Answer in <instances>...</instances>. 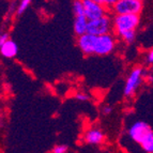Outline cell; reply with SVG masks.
<instances>
[{"mask_svg": "<svg viewBox=\"0 0 153 153\" xmlns=\"http://www.w3.org/2000/svg\"><path fill=\"white\" fill-rule=\"evenodd\" d=\"M111 111H112V108L110 107V106H104V107L102 108V114H103V115H105V116L109 115Z\"/></svg>", "mask_w": 153, "mask_h": 153, "instance_id": "obj_20", "label": "cell"}, {"mask_svg": "<svg viewBox=\"0 0 153 153\" xmlns=\"http://www.w3.org/2000/svg\"><path fill=\"white\" fill-rule=\"evenodd\" d=\"M116 38L110 33H105L102 36H95L93 55L97 56H106L114 51L116 47Z\"/></svg>", "mask_w": 153, "mask_h": 153, "instance_id": "obj_2", "label": "cell"}, {"mask_svg": "<svg viewBox=\"0 0 153 153\" xmlns=\"http://www.w3.org/2000/svg\"><path fill=\"white\" fill-rule=\"evenodd\" d=\"M111 31H114V25H112V18L108 15V13L102 17L88 22V33L94 36H102L105 33H110Z\"/></svg>", "mask_w": 153, "mask_h": 153, "instance_id": "obj_3", "label": "cell"}, {"mask_svg": "<svg viewBox=\"0 0 153 153\" xmlns=\"http://www.w3.org/2000/svg\"><path fill=\"white\" fill-rule=\"evenodd\" d=\"M140 1H143V0H140Z\"/></svg>", "mask_w": 153, "mask_h": 153, "instance_id": "obj_22", "label": "cell"}, {"mask_svg": "<svg viewBox=\"0 0 153 153\" xmlns=\"http://www.w3.org/2000/svg\"><path fill=\"white\" fill-rule=\"evenodd\" d=\"M82 4H84L85 15L88 18V21L97 19L108 13L107 8H105L104 5L94 0H82Z\"/></svg>", "mask_w": 153, "mask_h": 153, "instance_id": "obj_7", "label": "cell"}, {"mask_svg": "<svg viewBox=\"0 0 153 153\" xmlns=\"http://www.w3.org/2000/svg\"><path fill=\"white\" fill-rule=\"evenodd\" d=\"M74 97L77 101H82V102H84V101H88V99H89V95L86 94V93H84V92H77V93H75Z\"/></svg>", "mask_w": 153, "mask_h": 153, "instance_id": "obj_18", "label": "cell"}, {"mask_svg": "<svg viewBox=\"0 0 153 153\" xmlns=\"http://www.w3.org/2000/svg\"><path fill=\"white\" fill-rule=\"evenodd\" d=\"M140 22L139 14H115L112 17L114 33L119 36L123 32L136 30Z\"/></svg>", "mask_w": 153, "mask_h": 153, "instance_id": "obj_1", "label": "cell"}, {"mask_svg": "<svg viewBox=\"0 0 153 153\" xmlns=\"http://www.w3.org/2000/svg\"><path fill=\"white\" fill-rule=\"evenodd\" d=\"M31 1H32V0H21V3H19L17 10H16V14H17V15H22V14L27 10V8H28L29 4L31 3Z\"/></svg>", "mask_w": 153, "mask_h": 153, "instance_id": "obj_15", "label": "cell"}, {"mask_svg": "<svg viewBox=\"0 0 153 153\" xmlns=\"http://www.w3.org/2000/svg\"><path fill=\"white\" fill-rule=\"evenodd\" d=\"M88 18L86 17V15L82 16H75L74 19V32L77 36H82L87 32L88 28Z\"/></svg>", "mask_w": 153, "mask_h": 153, "instance_id": "obj_11", "label": "cell"}, {"mask_svg": "<svg viewBox=\"0 0 153 153\" xmlns=\"http://www.w3.org/2000/svg\"><path fill=\"white\" fill-rule=\"evenodd\" d=\"M73 13H74V16L85 15L82 0H74V2H73Z\"/></svg>", "mask_w": 153, "mask_h": 153, "instance_id": "obj_12", "label": "cell"}, {"mask_svg": "<svg viewBox=\"0 0 153 153\" xmlns=\"http://www.w3.org/2000/svg\"><path fill=\"white\" fill-rule=\"evenodd\" d=\"M94 40H95L94 34L86 32L82 36H77V46L82 51V53H84V55L90 56V55H93Z\"/></svg>", "mask_w": 153, "mask_h": 153, "instance_id": "obj_8", "label": "cell"}, {"mask_svg": "<svg viewBox=\"0 0 153 153\" xmlns=\"http://www.w3.org/2000/svg\"><path fill=\"white\" fill-rule=\"evenodd\" d=\"M9 33H7V32H4V33H2L1 34V36H0V44H3L5 41H8L9 40Z\"/></svg>", "mask_w": 153, "mask_h": 153, "instance_id": "obj_21", "label": "cell"}, {"mask_svg": "<svg viewBox=\"0 0 153 153\" xmlns=\"http://www.w3.org/2000/svg\"><path fill=\"white\" fill-rule=\"evenodd\" d=\"M143 8L140 0H118L110 11L114 14H140Z\"/></svg>", "mask_w": 153, "mask_h": 153, "instance_id": "obj_5", "label": "cell"}, {"mask_svg": "<svg viewBox=\"0 0 153 153\" xmlns=\"http://www.w3.org/2000/svg\"><path fill=\"white\" fill-rule=\"evenodd\" d=\"M84 141L88 145H94L99 146L102 145L105 140V135L104 133L99 128H89L88 131H86L82 137Z\"/></svg>", "mask_w": 153, "mask_h": 153, "instance_id": "obj_9", "label": "cell"}, {"mask_svg": "<svg viewBox=\"0 0 153 153\" xmlns=\"http://www.w3.org/2000/svg\"><path fill=\"white\" fill-rule=\"evenodd\" d=\"M143 70L139 66L134 68L131 71L128 78H126L124 90H123V94H124L125 97H133L136 94L138 88H139L141 82H143Z\"/></svg>", "mask_w": 153, "mask_h": 153, "instance_id": "obj_6", "label": "cell"}, {"mask_svg": "<svg viewBox=\"0 0 153 153\" xmlns=\"http://www.w3.org/2000/svg\"><path fill=\"white\" fill-rule=\"evenodd\" d=\"M152 135V128H150L148 123L143 122V121H137L128 128V136L132 138V140H134L140 146Z\"/></svg>", "mask_w": 153, "mask_h": 153, "instance_id": "obj_4", "label": "cell"}, {"mask_svg": "<svg viewBox=\"0 0 153 153\" xmlns=\"http://www.w3.org/2000/svg\"><path fill=\"white\" fill-rule=\"evenodd\" d=\"M135 36H136V30H130V31H126V32H123L122 34L119 36V38L124 41L125 43H133L134 40H135Z\"/></svg>", "mask_w": 153, "mask_h": 153, "instance_id": "obj_13", "label": "cell"}, {"mask_svg": "<svg viewBox=\"0 0 153 153\" xmlns=\"http://www.w3.org/2000/svg\"><path fill=\"white\" fill-rule=\"evenodd\" d=\"M147 62H148L149 64H152L153 65V48L150 49L148 55H147Z\"/></svg>", "mask_w": 153, "mask_h": 153, "instance_id": "obj_19", "label": "cell"}, {"mask_svg": "<svg viewBox=\"0 0 153 153\" xmlns=\"http://www.w3.org/2000/svg\"><path fill=\"white\" fill-rule=\"evenodd\" d=\"M0 51H1V55L4 58H8V59L14 58L17 55V51H18L17 44L9 39L8 41H5L3 44H0Z\"/></svg>", "mask_w": 153, "mask_h": 153, "instance_id": "obj_10", "label": "cell"}, {"mask_svg": "<svg viewBox=\"0 0 153 153\" xmlns=\"http://www.w3.org/2000/svg\"><path fill=\"white\" fill-rule=\"evenodd\" d=\"M94 1L101 3L102 5H104L105 8H107L108 10H110L112 8V5L115 4L118 0H94Z\"/></svg>", "mask_w": 153, "mask_h": 153, "instance_id": "obj_16", "label": "cell"}, {"mask_svg": "<svg viewBox=\"0 0 153 153\" xmlns=\"http://www.w3.org/2000/svg\"><path fill=\"white\" fill-rule=\"evenodd\" d=\"M68 150H69V147L66 145H57L53 148L54 153H65Z\"/></svg>", "mask_w": 153, "mask_h": 153, "instance_id": "obj_17", "label": "cell"}, {"mask_svg": "<svg viewBox=\"0 0 153 153\" xmlns=\"http://www.w3.org/2000/svg\"><path fill=\"white\" fill-rule=\"evenodd\" d=\"M141 148H143V151L148 153H153V135L151 137H149L143 145L140 146Z\"/></svg>", "mask_w": 153, "mask_h": 153, "instance_id": "obj_14", "label": "cell"}]
</instances>
